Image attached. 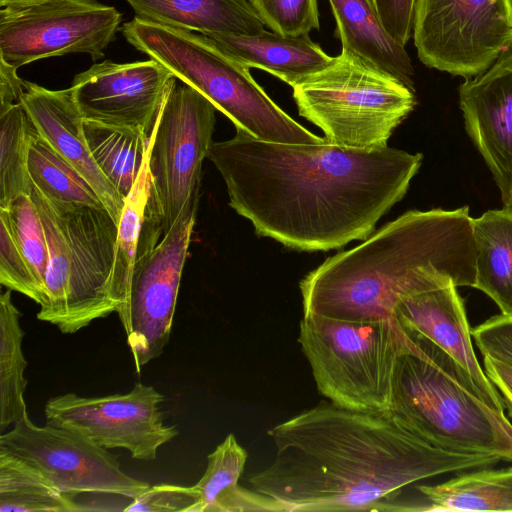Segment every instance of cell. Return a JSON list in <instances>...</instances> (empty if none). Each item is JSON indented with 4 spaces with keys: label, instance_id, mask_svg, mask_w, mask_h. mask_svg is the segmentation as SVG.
Returning <instances> with one entry per match:
<instances>
[{
    "label": "cell",
    "instance_id": "9c48e42d",
    "mask_svg": "<svg viewBox=\"0 0 512 512\" xmlns=\"http://www.w3.org/2000/svg\"><path fill=\"white\" fill-rule=\"evenodd\" d=\"M216 107L175 78L151 133L147 169L150 196L164 234L191 200L200 199L202 163L216 124Z\"/></svg>",
    "mask_w": 512,
    "mask_h": 512
},
{
    "label": "cell",
    "instance_id": "836d02e7",
    "mask_svg": "<svg viewBox=\"0 0 512 512\" xmlns=\"http://www.w3.org/2000/svg\"><path fill=\"white\" fill-rule=\"evenodd\" d=\"M200 493L193 486L159 484L149 486L131 499L125 512H198Z\"/></svg>",
    "mask_w": 512,
    "mask_h": 512
},
{
    "label": "cell",
    "instance_id": "d4e9b609",
    "mask_svg": "<svg viewBox=\"0 0 512 512\" xmlns=\"http://www.w3.org/2000/svg\"><path fill=\"white\" fill-rule=\"evenodd\" d=\"M163 236L162 220L150 196L146 161L133 189L125 198V205L118 224L111 280V293L117 309L116 313L122 309L127 299L140 240L142 237L160 239Z\"/></svg>",
    "mask_w": 512,
    "mask_h": 512
},
{
    "label": "cell",
    "instance_id": "4fadbf2b",
    "mask_svg": "<svg viewBox=\"0 0 512 512\" xmlns=\"http://www.w3.org/2000/svg\"><path fill=\"white\" fill-rule=\"evenodd\" d=\"M0 449L26 461L70 496L96 493L133 499L149 487L120 467L116 457L85 435L35 425L26 415L0 435Z\"/></svg>",
    "mask_w": 512,
    "mask_h": 512
},
{
    "label": "cell",
    "instance_id": "8d00e7d4",
    "mask_svg": "<svg viewBox=\"0 0 512 512\" xmlns=\"http://www.w3.org/2000/svg\"><path fill=\"white\" fill-rule=\"evenodd\" d=\"M17 69L0 58V111L21 101L26 81L17 75Z\"/></svg>",
    "mask_w": 512,
    "mask_h": 512
},
{
    "label": "cell",
    "instance_id": "ba28073f",
    "mask_svg": "<svg viewBox=\"0 0 512 512\" xmlns=\"http://www.w3.org/2000/svg\"><path fill=\"white\" fill-rule=\"evenodd\" d=\"M292 88L299 114L343 148L387 147L416 104L414 89L344 51Z\"/></svg>",
    "mask_w": 512,
    "mask_h": 512
},
{
    "label": "cell",
    "instance_id": "1f68e13d",
    "mask_svg": "<svg viewBox=\"0 0 512 512\" xmlns=\"http://www.w3.org/2000/svg\"><path fill=\"white\" fill-rule=\"evenodd\" d=\"M272 32L283 36L309 35L319 30L317 0H249Z\"/></svg>",
    "mask_w": 512,
    "mask_h": 512
},
{
    "label": "cell",
    "instance_id": "9a60e30c",
    "mask_svg": "<svg viewBox=\"0 0 512 512\" xmlns=\"http://www.w3.org/2000/svg\"><path fill=\"white\" fill-rule=\"evenodd\" d=\"M175 76L154 59L105 60L73 78L71 92L83 120L153 131Z\"/></svg>",
    "mask_w": 512,
    "mask_h": 512
},
{
    "label": "cell",
    "instance_id": "2e32d148",
    "mask_svg": "<svg viewBox=\"0 0 512 512\" xmlns=\"http://www.w3.org/2000/svg\"><path fill=\"white\" fill-rule=\"evenodd\" d=\"M465 129L512 210V51L459 86Z\"/></svg>",
    "mask_w": 512,
    "mask_h": 512
},
{
    "label": "cell",
    "instance_id": "8992f818",
    "mask_svg": "<svg viewBox=\"0 0 512 512\" xmlns=\"http://www.w3.org/2000/svg\"><path fill=\"white\" fill-rule=\"evenodd\" d=\"M121 32L128 43L205 96L249 135L264 141L319 145L328 141L285 113L256 83L249 68L207 36L134 17Z\"/></svg>",
    "mask_w": 512,
    "mask_h": 512
},
{
    "label": "cell",
    "instance_id": "d6a6232c",
    "mask_svg": "<svg viewBox=\"0 0 512 512\" xmlns=\"http://www.w3.org/2000/svg\"><path fill=\"white\" fill-rule=\"evenodd\" d=\"M0 283L19 292L38 305L43 294L4 220L0 219Z\"/></svg>",
    "mask_w": 512,
    "mask_h": 512
},
{
    "label": "cell",
    "instance_id": "74e56055",
    "mask_svg": "<svg viewBox=\"0 0 512 512\" xmlns=\"http://www.w3.org/2000/svg\"><path fill=\"white\" fill-rule=\"evenodd\" d=\"M15 1H19V0H0V7H4L7 4L15 2Z\"/></svg>",
    "mask_w": 512,
    "mask_h": 512
},
{
    "label": "cell",
    "instance_id": "ffe728a7",
    "mask_svg": "<svg viewBox=\"0 0 512 512\" xmlns=\"http://www.w3.org/2000/svg\"><path fill=\"white\" fill-rule=\"evenodd\" d=\"M342 51L414 89V67L405 46L382 24L371 0H328ZM415 90V89H414Z\"/></svg>",
    "mask_w": 512,
    "mask_h": 512
},
{
    "label": "cell",
    "instance_id": "e0dca14e",
    "mask_svg": "<svg viewBox=\"0 0 512 512\" xmlns=\"http://www.w3.org/2000/svg\"><path fill=\"white\" fill-rule=\"evenodd\" d=\"M394 315L406 330L446 352L468 375L479 397L491 408L504 412L502 397L476 356L465 306L452 280L403 298Z\"/></svg>",
    "mask_w": 512,
    "mask_h": 512
},
{
    "label": "cell",
    "instance_id": "7c38bea8",
    "mask_svg": "<svg viewBox=\"0 0 512 512\" xmlns=\"http://www.w3.org/2000/svg\"><path fill=\"white\" fill-rule=\"evenodd\" d=\"M199 200H191L161 240L137 250L128 295L117 313L137 372L169 341Z\"/></svg>",
    "mask_w": 512,
    "mask_h": 512
},
{
    "label": "cell",
    "instance_id": "f546056e",
    "mask_svg": "<svg viewBox=\"0 0 512 512\" xmlns=\"http://www.w3.org/2000/svg\"><path fill=\"white\" fill-rule=\"evenodd\" d=\"M35 127L21 103L0 111V208L30 195L28 153Z\"/></svg>",
    "mask_w": 512,
    "mask_h": 512
},
{
    "label": "cell",
    "instance_id": "277c9868",
    "mask_svg": "<svg viewBox=\"0 0 512 512\" xmlns=\"http://www.w3.org/2000/svg\"><path fill=\"white\" fill-rule=\"evenodd\" d=\"M408 332V345L395 367L389 411L438 448L512 462V423L505 413L479 397L468 375L446 352Z\"/></svg>",
    "mask_w": 512,
    "mask_h": 512
},
{
    "label": "cell",
    "instance_id": "d590c367",
    "mask_svg": "<svg viewBox=\"0 0 512 512\" xmlns=\"http://www.w3.org/2000/svg\"><path fill=\"white\" fill-rule=\"evenodd\" d=\"M482 357L484 372L500 393L504 407L512 418V364L488 354Z\"/></svg>",
    "mask_w": 512,
    "mask_h": 512
},
{
    "label": "cell",
    "instance_id": "52a82bcc",
    "mask_svg": "<svg viewBox=\"0 0 512 512\" xmlns=\"http://www.w3.org/2000/svg\"><path fill=\"white\" fill-rule=\"evenodd\" d=\"M409 332L394 316L346 321L303 315L298 342L320 394L355 411L390 409L393 379Z\"/></svg>",
    "mask_w": 512,
    "mask_h": 512
},
{
    "label": "cell",
    "instance_id": "44dd1931",
    "mask_svg": "<svg viewBox=\"0 0 512 512\" xmlns=\"http://www.w3.org/2000/svg\"><path fill=\"white\" fill-rule=\"evenodd\" d=\"M135 17L202 35H255L264 23L249 0H126Z\"/></svg>",
    "mask_w": 512,
    "mask_h": 512
},
{
    "label": "cell",
    "instance_id": "f1b7e54d",
    "mask_svg": "<svg viewBox=\"0 0 512 512\" xmlns=\"http://www.w3.org/2000/svg\"><path fill=\"white\" fill-rule=\"evenodd\" d=\"M28 171L32 183L49 199L105 208L92 186L36 129L29 147Z\"/></svg>",
    "mask_w": 512,
    "mask_h": 512
},
{
    "label": "cell",
    "instance_id": "ac0fdd59",
    "mask_svg": "<svg viewBox=\"0 0 512 512\" xmlns=\"http://www.w3.org/2000/svg\"><path fill=\"white\" fill-rule=\"evenodd\" d=\"M20 103L40 136L85 178L119 224L125 198L102 173L90 153L83 118L71 89L50 90L26 81Z\"/></svg>",
    "mask_w": 512,
    "mask_h": 512
},
{
    "label": "cell",
    "instance_id": "4316f807",
    "mask_svg": "<svg viewBox=\"0 0 512 512\" xmlns=\"http://www.w3.org/2000/svg\"><path fill=\"white\" fill-rule=\"evenodd\" d=\"M89 510L26 461L0 449V512Z\"/></svg>",
    "mask_w": 512,
    "mask_h": 512
},
{
    "label": "cell",
    "instance_id": "8fae6325",
    "mask_svg": "<svg viewBox=\"0 0 512 512\" xmlns=\"http://www.w3.org/2000/svg\"><path fill=\"white\" fill-rule=\"evenodd\" d=\"M121 13L98 0H19L0 10V58L19 68L71 53L96 61L115 39Z\"/></svg>",
    "mask_w": 512,
    "mask_h": 512
},
{
    "label": "cell",
    "instance_id": "5bb4252c",
    "mask_svg": "<svg viewBox=\"0 0 512 512\" xmlns=\"http://www.w3.org/2000/svg\"><path fill=\"white\" fill-rule=\"evenodd\" d=\"M164 396L138 382L131 391L103 397L65 393L45 404L46 424L77 431L99 446L123 448L133 459L154 460L157 450L178 435L165 425L160 403Z\"/></svg>",
    "mask_w": 512,
    "mask_h": 512
},
{
    "label": "cell",
    "instance_id": "e575fe53",
    "mask_svg": "<svg viewBox=\"0 0 512 512\" xmlns=\"http://www.w3.org/2000/svg\"><path fill=\"white\" fill-rule=\"evenodd\" d=\"M386 30L403 46L413 35L416 0H371Z\"/></svg>",
    "mask_w": 512,
    "mask_h": 512
},
{
    "label": "cell",
    "instance_id": "4dcf8cb0",
    "mask_svg": "<svg viewBox=\"0 0 512 512\" xmlns=\"http://www.w3.org/2000/svg\"><path fill=\"white\" fill-rule=\"evenodd\" d=\"M0 219L7 224L44 300L49 249L39 211L30 195L22 194L11 201L6 208H0Z\"/></svg>",
    "mask_w": 512,
    "mask_h": 512
},
{
    "label": "cell",
    "instance_id": "3957f363",
    "mask_svg": "<svg viewBox=\"0 0 512 512\" xmlns=\"http://www.w3.org/2000/svg\"><path fill=\"white\" fill-rule=\"evenodd\" d=\"M471 219L464 206L411 210L386 223L301 280L303 315L377 321L394 317L403 298L449 280L472 287L476 248Z\"/></svg>",
    "mask_w": 512,
    "mask_h": 512
},
{
    "label": "cell",
    "instance_id": "7402d4cb",
    "mask_svg": "<svg viewBox=\"0 0 512 512\" xmlns=\"http://www.w3.org/2000/svg\"><path fill=\"white\" fill-rule=\"evenodd\" d=\"M490 467L462 471L442 483L417 485L421 496L410 501L409 511L512 512V466Z\"/></svg>",
    "mask_w": 512,
    "mask_h": 512
},
{
    "label": "cell",
    "instance_id": "d6986e66",
    "mask_svg": "<svg viewBox=\"0 0 512 512\" xmlns=\"http://www.w3.org/2000/svg\"><path fill=\"white\" fill-rule=\"evenodd\" d=\"M206 36V35H205ZM225 54L247 68H259L291 87L327 67L334 59L309 35H207Z\"/></svg>",
    "mask_w": 512,
    "mask_h": 512
},
{
    "label": "cell",
    "instance_id": "6da1fadb",
    "mask_svg": "<svg viewBox=\"0 0 512 512\" xmlns=\"http://www.w3.org/2000/svg\"><path fill=\"white\" fill-rule=\"evenodd\" d=\"M207 158L222 176L229 205L259 236L299 251L365 240L406 194L422 154L385 147L287 144L236 128L212 142Z\"/></svg>",
    "mask_w": 512,
    "mask_h": 512
},
{
    "label": "cell",
    "instance_id": "83f0119b",
    "mask_svg": "<svg viewBox=\"0 0 512 512\" xmlns=\"http://www.w3.org/2000/svg\"><path fill=\"white\" fill-rule=\"evenodd\" d=\"M8 289L0 296V432L27 414L24 392L27 362L22 350L24 331L21 313L12 302Z\"/></svg>",
    "mask_w": 512,
    "mask_h": 512
},
{
    "label": "cell",
    "instance_id": "603a6c76",
    "mask_svg": "<svg viewBox=\"0 0 512 512\" xmlns=\"http://www.w3.org/2000/svg\"><path fill=\"white\" fill-rule=\"evenodd\" d=\"M476 248V274L472 287L482 291L512 316V210H489L471 219Z\"/></svg>",
    "mask_w": 512,
    "mask_h": 512
},
{
    "label": "cell",
    "instance_id": "7a4b0ae2",
    "mask_svg": "<svg viewBox=\"0 0 512 512\" xmlns=\"http://www.w3.org/2000/svg\"><path fill=\"white\" fill-rule=\"evenodd\" d=\"M274 460L248 477L282 511H398L413 483L502 461L438 448L389 411L323 402L268 430Z\"/></svg>",
    "mask_w": 512,
    "mask_h": 512
},
{
    "label": "cell",
    "instance_id": "30bf717a",
    "mask_svg": "<svg viewBox=\"0 0 512 512\" xmlns=\"http://www.w3.org/2000/svg\"><path fill=\"white\" fill-rule=\"evenodd\" d=\"M413 39L426 67L472 79L512 51V0H416Z\"/></svg>",
    "mask_w": 512,
    "mask_h": 512
},
{
    "label": "cell",
    "instance_id": "5b68a950",
    "mask_svg": "<svg viewBox=\"0 0 512 512\" xmlns=\"http://www.w3.org/2000/svg\"><path fill=\"white\" fill-rule=\"evenodd\" d=\"M30 197L49 249L38 320L73 334L116 312L111 280L118 224L105 208L49 199L33 183Z\"/></svg>",
    "mask_w": 512,
    "mask_h": 512
},
{
    "label": "cell",
    "instance_id": "484cf974",
    "mask_svg": "<svg viewBox=\"0 0 512 512\" xmlns=\"http://www.w3.org/2000/svg\"><path fill=\"white\" fill-rule=\"evenodd\" d=\"M83 132L96 164L126 198L147 161L150 137L141 129L83 120Z\"/></svg>",
    "mask_w": 512,
    "mask_h": 512
},
{
    "label": "cell",
    "instance_id": "cb8c5ba5",
    "mask_svg": "<svg viewBox=\"0 0 512 512\" xmlns=\"http://www.w3.org/2000/svg\"><path fill=\"white\" fill-rule=\"evenodd\" d=\"M247 457L232 433L207 456L206 470L195 484L201 497L198 512L282 511L274 500L238 485Z\"/></svg>",
    "mask_w": 512,
    "mask_h": 512
}]
</instances>
